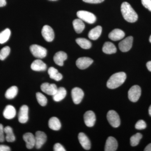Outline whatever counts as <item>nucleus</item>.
I'll list each match as a JSON object with an SVG mask.
<instances>
[{
    "label": "nucleus",
    "instance_id": "obj_28",
    "mask_svg": "<svg viewBox=\"0 0 151 151\" xmlns=\"http://www.w3.org/2000/svg\"><path fill=\"white\" fill-rule=\"evenodd\" d=\"M4 133L6 134L5 139L7 142H13L16 140L15 137L14 135L12 127L7 126L4 129Z\"/></svg>",
    "mask_w": 151,
    "mask_h": 151
},
{
    "label": "nucleus",
    "instance_id": "obj_4",
    "mask_svg": "<svg viewBox=\"0 0 151 151\" xmlns=\"http://www.w3.org/2000/svg\"><path fill=\"white\" fill-rule=\"evenodd\" d=\"M30 50L33 56L37 58H44L46 56L47 53L46 49L37 45H32L30 47Z\"/></svg>",
    "mask_w": 151,
    "mask_h": 151
},
{
    "label": "nucleus",
    "instance_id": "obj_44",
    "mask_svg": "<svg viewBox=\"0 0 151 151\" xmlns=\"http://www.w3.org/2000/svg\"><path fill=\"white\" fill-rule=\"evenodd\" d=\"M149 113L150 116H151V105L150 106V108H149Z\"/></svg>",
    "mask_w": 151,
    "mask_h": 151
},
{
    "label": "nucleus",
    "instance_id": "obj_39",
    "mask_svg": "<svg viewBox=\"0 0 151 151\" xmlns=\"http://www.w3.org/2000/svg\"><path fill=\"white\" fill-rule=\"evenodd\" d=\"M83 1L90 4H99L103 2L104 0H82Z\"/></svg>",
    "mask_w": 151,
    "mask_h": 151
},
{
    "label": "nucleus",
    "instance_id": "obj_14",
    "mask_svg": "<svg viewBox=\"0 0 151 151\" xmlns=\"http://www.w3.org/2000/svg\"><path fill=\"white\" fill-rule=\"evenodd\" d=\"M84 122L87 127H91L94 126L96 122V116L92 111H86L84 116Z\"/></svg>",
    "mask_w": 151,
    "mask_h": 151
},
{
    "label": "nucleus",
    "instance_id": "obj_46",
    "mask_svg": "<svg viewBox=\"0 0 151 151\" xmlns=\"http://www.w3.org/2000/svg\"><path fill=\"white\" fill-rule=\"evenodd\" d=\"M51 1H55V0H51Z\"/></svg>",
    "mask_w": 151,
    "mask_h": 151
},
{
    "label": "nucleus",
    "instance_id": "obj_26",
    "mask_svg": "<svg viewBox=\"0 0 151 151\" xmlns=\"http://www.w3.org/2000/svg\"><path fill=\"white\" fill-rule=\"evenodd\" d=\"M48 73L50 77L56 81H60L63 78V76L58 72L56 68L53 67L50 68L48 70Z\"/></svg>",
    "mask_w": 151,
    "mask_h": 151
},
{
    "label": "nucleus",
    "instance_id": "obj_22",
    "mask_svg": "<svg viewBox=\"0 0 151 151\" xmlns=\"http://www.w3.org/2000/svg\"><path fill=\"white\" fill-rule=\"evenodd\" d=\"M102 31V27L100 26H97L89 31L88 37L92 40H96L101 35Z\"/></svg>",
    "mask_w": 151,
    "mask_h": 151
},
{
    "label": "nucleus",
    "instance_id": "obj_7",
    "mask_svg": "<svg viewBox=\"0 0 151 151\" xmlns=\"http://www.w3.org/2000/svg\"><path fill=\"white\" fill-rule=\"evenodd\" d=\"M133 42V37L129 36L119 42V49L123 52L129 51L132 47Z\"/></svg>",
    "mask_w": 151,
    "mask_h": 151
},
{
    "label": "nucleus",
    "instance_id": "obj_31",
    "mask_svg": "<svg viewBox=\"0 0 151 151\" xmlns=\"http://www.w3.org/2000/svg\"><path fill=\"white\" fill-rule=\"evenodd\" d=\"M11 35V31L9 29H6L0 33V44H4L9 40Z\"/></svg>",
    "mask_w": 151,
    "mask_h": 151
},
{
    "label": "nucleus",
    "instance_id": "obj_19",
    "mask_svg": "<svg viewBox=\"0 0 151 151\" xmlns=\"http://www.w3.org/2000/svg\"><path fill=\"white\" fill-rule=\"evenodd\" d=\"M67 58V55L63 51H59L55 55L53 60L55 63L59 66H63V63Z\"/></svg>",
    "mask_w": 151,
    "mask_h": 151
},
{
    "label": "nucleus",
    "instance_id": "obj_5",
    "mask_svg": "<svg viewBox=\"0 0 151 151\" xmlns=\"http://www.w3.org/2000/svg\"><path fill=\"white\" fill-rule=\"evenodd\" d=\"M107 117L108 122L112 127L117 128L120 126L121 120L119 114L116 113V111L113 110L108 111Z\"/></svg>",
    "mask_w": 151,
    "mask_h": 151
},
{
    "label": "nucleus",
    "instance_id": "obj_3",
    "mask_svg": "<svg viewBox=\"0 0 151 151\" xmlns=\"http://www.w3.org/2000/svg\"><path fill=\"white\" fill-rule=\"evenodd\" d=\"M77 16L81 20L90 24L94 23L97 19L94 14L86 11H78L77 13Z\"/></svg>",
    "mask_w": 151,
    "mask_h": 151
},
{
    "label": "nucleus",
    "instance_id": "obj_6",
    "mask_svg": "<svg viewBox=\"0 0 151 151\" xmlns=\"http://www.w3.org/2000/svg\"><path fill=\"white\" fill-rule=\"evenodd\" d=\"M141 89L138 85L132 86L128 92V97L130 101L135 103L139 99L141 95Z\"/></svg>",
    "mask_w": 151,
    "mask_h": 151
},
{
    "label": "nucleus",
    "instance_id": "obj_13",
    "mask_svg": "<svg viewBox=\"0 0 151 151\" xmlns=\"http://www.w3.org/2000/svg\"><path fill=\"white\" fill-rule=\"evenodd\" d=\"M29 108L27 105H23L19 109L18 114L19 122L22 124H25L28 121Z\"/></svg>",
    "mask_w": 151,
    "mask_h": 151
},
{
    "label": "nucleus",
    "instance_id": "obj_20",
    "mask_svg": "<svg viewBox=\"0 0 151 151\" xmlns=\"http://www.w3.org/2000/svg\"><path fill=\"white\" fill-rule=\"evenodd\" d=\"M16 115V110L12 105H8L6 106L3 112V116L7 119H14Z\"/></svg>",
    "mask_w": 151,
    "mask_h": 151
},
{
    "label": "nucleus",
    "instance_id": "obj_42",
    "mask_svg": "<svg viewBox=\"0 0 151 151\" xmlns=\"http://www.w3.org/2000/svg\"><path fill=\"white\" fill-rule=\"evenodd\" d=\"M144 151H151V143L149 144V145L146 147L145 148L144 150Z\"/></svg>",
    "mask_w": 151,
    "mask_h": 151
},
{
    "label": "nucleus",
    "instance_id": "obj_23",
    "mask_svg": "<svg viewBox=\"0 0 151 151\" xmlns=\"http://www.w3.org/2000/svg\"><path fill=\"white\" fill-rule=\"evenodd\" d=\"M67 94L66 89L63 87L58 88L57 91L54 95L53 99L55 102H58L64 99Z\"/></svg>",
    "mask_w": 151,
    "mask_h": 151
},
{
    "label": "nucleus",
    "instance_id": "obj_35",
    "mask_svg": "<svg viewBox=\"0 0 151 151\" xmlns=\"http://www.w3.org/2000/svg\"><path fill=\"white\" fill-rule=\"evenodd\" d=\"M147 124L145 122L142 120H139L135 125V128L137 129L142 130L146 129Z\"/></svg>",
    "mask_w": 151,
    "mask_h": 151
},
{
    "label": "nucleus",
    "instance_id": "obj_10",
    "mask_svg": "<svg viewBox=\"0 0 151 151\" xmlns=\"http://www.w3.org/2000/svg\"><path fill=\"white\" fill-rule=\"evenodd\" d=\"M42 35L45 40L48 42H52L54 40V31L49 26L45 25L43 27L42 30Z\"/></svg>",
    "mask_w": 151,
    "mask_h": 151
},
{
    "label": "nucleus",
    "instance_id": "obj_45",
    "mask_svg": "<svg viewBox=\"0 0 151 151\" xmlns=\"http://www.w3.org/2000/svg\"><path fill=\"white\" fill-rule=\"evenodd\" d=\"M149 40H150V42L151 43V35L150 36V39H149Z\"/></svg>",
    "mask_w": 151,
    "mask_h": 151
},
{
    "label": "nucleus",
    "instance_id": "obj_34",
    "mask_svg": "<svg viewBox=\"0 0 151 151\" xmlns=\"http://www.w3.org/2000/svg\"><path fill=\"white\" fill-rule=\"evenodd\" d=\"M10 52V48L9 46H6L3 47L0 50V60H4L7 57Z\"/></svg>",
    "mask_w": 151,
    "mask_h": 151
},
{
    "label": "nucleus",
    "instance_id": "obj_29",
    "mask_svg": "<svg viewBox=\"0 0 151 151\" xmlns=\"http://www.w3.org/2000/svg\"><path fill=\"white\" fill-rule=\"evenodd\" d=\"M76 42L81 48L84 49H88L91 48L92 43L88 40L84 38H78L76 39Z\"/></svg>",
    "mask_w": 151,
    "mask_h": 151
},
{
    "label": "nucleus",
    "instance_id": "obj_1",
    "mask_svg": "<svg viewBox=\"0 0 151 151\" xmlns=\"http://www.w3.org/2000/svg\"><path fill=\"white\" fill-rule=\"evenodd\" d=\"M121 12L124 19L129 22L133 23L137 20L138 16L129 3L124 2L121 6Z\"/></svg>",
    "mask_w": 151,
    "mask_h": 151
},
{
    "label": "nucleus",
    "instance_id": "obj_27",
    "mask_svg": "<svg viewBox=\"0 0 151 151\" xmlns=\"http://www.w3.org/2000/svg\"><path fill=\"white\" fill-rule=\"evenodd\" d=\"M73 25L76 32L78 34L82 32L85 28V25L83 21L80 19H76L73 20Z\"/></svg>",
    "mask_w": 151,
    "mask_h": 151
},
{
    "label": "nucleus",
    "instance_id": "obj_9",
    "mask_svg": "<svg viewBox=\"0 0 151 151\" xmlns=\"http://www.w3.org/2000/svg\"><path fill=\"white\" fill-rule=\"evenodd\" d=\"M47 136L44 132L41 131H37L36 132L35 135V147L37 149L41 148L44 144L46 142Z\"/></svg>",
    "mask_w": 151,
    "mask_h": 151
},
{
    "label": "nucleus",
    "instance_id": "obj_37",
    "mask_svg": "<svg viewBox=\"0 0 151 151\" xmlns=\"http://www.w3.org/2000/svg\"><path fill=\"white\" fill-rule=\"evenodd\" d=\"M4 128L2 124H0V142H3L5 139V137L4 135Z\"/></svg>",
    "mask_w": 151,
    "mask_h": 151
},
{
    "label": "nucleus",
    "instance_id": "obj_12",
    "mask_svg": "<svg viewBox=\"0 0 151 151\" xmlns=\"http://www.w3.org/2000/svg\"><path fill=\"white\" fill-rule=\"evenodd\" d=\"M93 62V60L90 58H79L76 61V65L78 68L83 70L89 67Z\"/></svg>",
    "mask_w": 151,
    "mask_h": 151
},
{
    "label": "nucleus",
    "instance_id": "obj_21",
    "mask_svg": "<svg viewBox=\"0 0 151 151\" xmlns=\"http://www.w3.org/2000/svg\"><path fill=\"white\" fill-rule=\"evenodd\" d=\"M31 68L35 71H45L46 70L47 65L42 60L37 59L34 60L32 63Z\"/></svg>",
    "mask_w": 151,
    "mask_h": 151
},
{
    "label": "nucleus",
    "instance_id": "obj_33",
    "mask_svg": "<svg viewBox=\"0 0 151 151\" xmlns=\"http://www.w3.org/2000/svg\"><path fill=\"white\" fill-rule=\"evenodd\" d=\"M36 98L38 103L41 106H45L47 104V99L42 93L39 92H37L36 93Z\"/></svg>",
    "mask_w": 151,
    "mask_h": 151
},
{
    "label": "nucleus",
    "instance_id": "obj_32",
    "mask_svg": "<svg viewBox=\"0 0 151 151\" xmlns=\"http://www.w3.org/2000/svg\"><path fill=\"white\" fill-rule=\"evenodd\" d=\"M142 138V135L139 133H137L136 134L133 135L130 138V143L131 145L133 147L137 145Z\"/></svg>",
    "mask_w": 151,
    "mask_h": 151
},
{
    "label": "nucleus",
    "instance_id": "obj_11",
    "mask_svg": "<svg viewBox=\"0 0 151 151\" xmlns=\"http://www.w3.org/2000/svg\"><path fill=\"white\" fill-rule=\"evenodd\" d=\"M40 88L42 92L51 96L54 95L58 89L57 86L55 84H50L47 82L42 84Z\"/></svg>",
    "mask_w": 151,
    "mask_h": 151
},
{
    "label": "nucleus",
    "instance_id": "obj_40",
    "mask_svg": "<svg viewBox=\"0 0 151 151\" xmlns=\"http://www.w3.org/2000/svg\"><path fill=\"white\" fill-rule=\"evenodd\" d=\"M11 149L9 146L4 145H0V151H10Z\"/></svg>",
    "mask_w": 151,
    "mask_h": 151
},
{
    "label": "nucleus",
    "instance_id": "obj_36",
    "mask_svg": "<svg viewBox=\"0 0 151 151\" xmlns=\"http://www.w3.org/2000/svg\"><path fill=\"white\" fill-rule=\"evenodd\" d=\"M143 6L151 12V0H142Z\"/></svg>",
    "mask_w": 151,
    "mask_h": 151
},
{
    "label": "nucleus",
    "instance_id": "obj_30",
    "mask_svg": "<svg viewBox=\"0 0 151 151\" xmlns=\"http://www.w3.org/2000/svg\"><path fill=\"white\" fill-rule=\"evenodd\" d=\"M18 89L16 86H11L6 91L5 97L8 99H14L17 94Z\"/></svg>",
    "mask_w": 151,
    "mask_h": 151
},
{
    "label": "nucleus",
    "instance_id": "obj_2",
    "mask_svg": "<svg viewBox=\"0 0 151 151\" xmlns=\"http://www.w3.org/2000/svg\"><path fill=\"white\" fill-rule=\"evenodd\" d=\"M127 75L124 72L114 73L111 76L107 81V87L109 89H116L124 84Z\"/></svg>",
    "mask_w": 151,
    "mask_h": 151
},
{
    "label": "nucleus",
    "instance_id": "obj_8",
    "mask_svg": "<svg viewBox=\"0 0 151 151\" xmlns=\"http://www.w3.org/2000/svg\"><path fill=\"white\" fill-rule=\"evenodd\" d=\"M71 96L73 103L78 104L81 103L84 97V92L80 88L75 87L71 91Z\"/></svg>",
    "mask_w": 151,
    "mask_h": 151
},
{
    "label": "nucleus",
    "instance_id": "obj_41",
    "mask_svg": "<svg viewBox=\"0 0 151 151\" xmlns=\"http://www.w3.org/2000/svg\"><path fill=\"white\" fill-rule=\"evenodd\" d=\"M6 4V0H0V7H4Z\"/></svg>",
    "mask_w": 151,
    "mask_h": 151
},
{
    "label": "nucleus",
    "instance_id": "obj_15",
    "mask_svg": "<svg viewBox=\"0 0 151 151\" xmlns=\"http://www.w3.org/2000/svg\"><path fill=\"white\" fill-rule=\"evenodd\" d=\"M23 139L26 142L27 149H32L35 146V136L31 133H26L23 136Z\"/></svg>",
    "mask_w": 151,
    "mask_h": 151
},
{
    "label": "nucleus",
    "instance_id": "obj_24",
    "mask_svg": "<svg viewBox=\"0 0 151 151\" xmlns=\"http://www.w3.org/2000/svg\"><path fill=\"white\" fill-rule=\"evenodd\" d=\"M48 126L52 130L58 131L61 128V123L59 119L55 117H52L49 120Z\"/></svg>",
    "mask_w": 151,
    "mask_h": 151
},
{
    "label": "nucleus",
    "instance_id": "obj_16",
    "mask_svg": "<svg viewBox=\"0 0 151 151\" xmlns=\"http://www.w3.org/2000/svg\"><path fill=\"white\" fill-rule=\"evenodd\" d=\"M118 142L113 137H110L107 139L105 144V151H115L118 148Z\"/></svg>",
    "mask_w": 151,
    "mask_h": 151
},
{
    "label": "nucleus",
    "instance_id": "obj_38",
    "mask_svg": "<svg viewBox=\"0 0 151 151\" xmlns=\"http://www.w3.org/2000/svg\"><path fill=\"white\" fill-rule=\"evenodd\" d=\"M53 150L55 151H65V150L63 146L60 144V143H56L54 145L53 147Z\"/></svg>",
    "mask_w": 151,
    "mask_h": 151
},
{
    "label": "nucleus",
    "instance_id": "obj_18",
    "mask_svg": "<svg viewBox=\"0 0 151 151\" xmlns=\"http://www.w3.org/2000/svg\"><path fill=\"white\" fill-rule=\"evenodd\" d=\"M78 139L82 147L86 150H89L91 148V142L89 138L84 133H79Z\"/></svg>",
    "mask_w": 151,
    "mask_h": 151
},
{
    "label": "nucleus",
    "instance_id": "obj_25",
    "mask_svg": "<svg viewBox=\"0 0 151 151\" xmlns=\"http://www.w3.org/2000/svg\"><path fill=\"white\" fill-rule=\"evenodd\" d=\"M103 51L106 54H113L116 53L117 51V49L113 43L110 42H107L103 45Z\"/></svg>",
    "mask_w": 151,
    "mask_h": 151
},
{
    "label": "nucleus",
    "instance_id": "obj_17",
    "mask_svg": "<svg viewBox=\"0 0 151 151\" xmlns=\"http://www.w3.org/2000/svg\"><path fill=\"white\" fill-rule=\"evenodd\" d=\"M125 36V33L123 31L119 29H113L109 33L108 37L111 40L116 41L121 40Z\"/></svg>",
    "mask_w": 151,
    "mask_h": 151
},
{
    "label": "nucleus",
    "instance_id": "obj_43",
    "mask_svg": "<svg viewBox=\"0 0 151 151\" xmlns=\"http://www.w3.org/2000/svg\"><path fill=\"white\" fill-rule=\"evenodd\" d=\"M147 67L149 71L151 72V61H149L147 63Z\"/></svg>",
    "mask_w": 151,
    "mask_h": 151
}]
</instances>
